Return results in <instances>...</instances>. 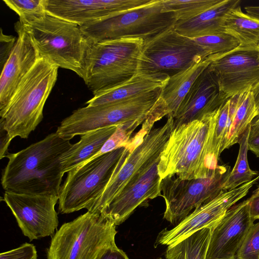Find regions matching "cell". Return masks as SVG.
Here are the masks:
<instances>
[{
  "label": "cell",
  "instance_id": "cell-40",
  "mask_svg": "<svg viewBox=\"0 0 259 259\" xmlns=\"http://www.w3.org/2000/svg\"><path fill=\"white\" fill-rule=\"evenodd\" d=\"M249 211L254 221L259 219V195H252L250 197Z\"/></svg>",
  "mask_w": 259,
  "mask_h": 259
},
{
  "label": "cell",
  "instance_id": "cell-17",
  "mask_svg": "<svg viewBox=\"0 0 259 259\" xmlns=\"http://www.w3.org/2000/svg\"><path fill=\"white\" fill-rule=\"evenodd\" d=\"M250 198L232 206L211 229L206 259H230L235 256L254 222L249 211Z\"/></svg>",
  "mask_w": 259,
  "mask_h": 259
},
{
  "label": "cell",
  "instance_id": "cell-8",
  "mask_svg": "<svg viewBox=\"0 0 259 259\" xmlns=\"http://www.w3.org/2000/svg\"><path fill=\"white\" fill-rule=\"evenodd\" d=\"M208 59V54L193 38L181 34L172 27L144 41L138 72L165 82Z\"/></svg>",
  "mask_w": 259,
  "mask_h": 259
},
{
  "label": "cell",
  "instance_id": "cell-23",
  "mask_svg": "<svg viewBox=\"0 0 259 259\" xmlns=\"http://www.w3.org/2000/svg\"><path fill=\"white\" fill-rule=\"evenodd\" d=\"M205 60L169 77L161 88L160 98L165 106L168 116H175L180 105L200 74L209 65Z\"/></svg>",
  "mask_w": 259,
  "mask_h": 259
},
{
  "label": "cell",
  "instance_id": "cell-4",
  "mask_svg": "<svg viewBox=\"0 0 259 259\" xmlns=\"http://www.w3.org/2000/svg\"><path fill=\"white\" fill-rule=\"evenodd\" d=\"M116 227L102 214L88 211L57 231L47 249V259H99L116 244Z\"/></svg>",
  "mask_w": 259,
  "mask_h": 259
},
{
  "label": "cell",
  "instance_id": "cell-28",
  "mask_svg": "<svg viewBox=\"0 0 259 259\" xmlns=\"http://www.w3.org/2000/svg\"><path fill=\"white\" fill-rule=\"evenodd\" d=\"M223 0H162L163 10L175 14L177 22L193 19Z\"/></svg>",
  "mask_w": 259,
  "mask_h": 259
},
{
  "label": "cell",
  "instance_id": "cell-6",
  "mask_svg": "<svg viewBox=\"0 0 259 259\" xmlns=\"http://www.w3.org/2000/svg\"><path fill=\"white\" fill-rule=\"evenodd\" d=\"M174 122V118L168 116L162 126L153 128L150 132L141 127L131 138L108 184L88 211L101 214L134 177L159 160L173 130Z\"/></svg>",
  "mask_w": 259,
  "mask_h": 259
},
{
  "label": "cell",
  "instance_id": "cell-35",
  "mask_svg": "<svg viewBox=\"0 0 259 259\" xmlns=\"http://www.w3.org/2000/svg\"><path fill=\"white\" fill-rule=\"evenodd\" d=\"M247 143L248 150L259 157V116L251 123Z\"/></svg>",
  "mask_w": 259,
  "mask_h": 259
},
{
  "label": "cell",
  "instance_id": "cell-39",
  "mask_svg": "<svg viewBox=\"0 0 259 259\" xmlns=\"http://www.w3.org/2000/svg\"><path fill=\"white\" fill-rule=\"evenodd\" d=\"M0 136H1V146H0V158L2 159L8 154L7 151L12 141L8 134L7 132L0 126Z\"/></svg>",
  "mask_w": 259,
  "mask_h": 259
},
{
  "label": "cell",
  "instance_id": "cell-5",
  "mask_svg": "<svg viewBox=\"0 0 259 259\" xmlns=\"http://www.w3.org/2000/svg\"><path fill=\"white\" fill-rule=\"evenodd\" d=\"M144 40L124 38L93 44L85 60L84 77L93 94L123 83L138 72Z\"/></svg>",
  "mask_w": 259,
  "mask_h": 259
},
{
  "label": "cell",
  "instance_id": "cell-27",
  "mask_svg": "<svg viewBox=\"0 0 259 259\" xmlns=\"http://www.w3.org/2000/svg\"><path fill=\"white\" fill-rule=\"evenodd\" d=\"M251 123L240 136L238 155L234 167L229 175L224 186V190L236 188L253 179L258 175L257 171L250 169L248 162V138Z\"/></svg>",
  "mask_w": 259,
  "mask_h": 259
},
{
  "label": "cell",
  "instance_id": "cell-22",
  "mask_svg": "<svg viewBox=\"0 0 259 259\" xmlns=\"http://www.w3.org/2000/svg\"><path fill=\"white\" fill-rule=\"evenodd\" d=\"M117 126L112 125L81 135L79 141L72 144L60 158L64 173L86 162L98 153Z\"/></svg>",
  "mask_w": 259,
  "mask_h": 259
},
{
  "label": "cell",
  "instance_id": "cell-24",
  "mask_svg": "<svg viewBox=\"0 0 259 259\" xmlns=\"http://www.w3.org/2000/svg\"><path fill=\"white\" fill-rule=\"evenodd\" d=\"M165 82L149 75L137 72L128 80L113 87L99 91L86 102L95 106L126 100L162 87Z\"/></svg>",
  "mask_w": 259,
  "mask_h": 259
},
{
  "label": "cell",
  "instance_id": "cell-25",
  "mask_svg": "<svg viewBox=\"0 0 259 259\" xmlns=\"http://www.w3.org/2000/svg\"><path fill=\"white\" fill-rule=\"evenodd\" d=\"M225 33L235 38L239 47H257L259 45V20L242 12L240 5L231 10L224 23Z\"/></svg>",
  "mask_w": 259,
  "mask_h": 259
},
{
  "label": "cell",
  "instance_id": "cell-26",
  "mask_svg": "<svg viewBox=\"0 0 259 259\" xmlns=\"http://www.w3.org/2000/svg\"><path fill=\"white\" fill-rule=\"evenodd\" d=\"M255 116L256 109L252 92L241 94L227 135L224 150L238 143L240 136Z\"/></svg>",
  "mask_w": 259,
  "mask_h": 259
},
{
  "label": "cell",
  "instance_id": "cell-41",
  "mask_svg": "<svg viewBox=\"0 0 259 259\" xmlns=\"http://www.w3.org/2000/svg\"><path fill=\"white\" fill-rule=\"evenodd\" d=\"M251 92L256 107V116H259V82L252 89Z\"/></svg>",
  "mask_w": 259,
  "mask_h": 259
},
{
  "label": "cell",
  "instance_id": "cell-46",
  "mask_svg": "<svg viewBox=\"0 0 259 259\" xmlns=\"http://www.w3.org/2000/svg\"><path fill=\"white\" fill-rule=\"evenodd\" d=\"M258 48H259V45H258Z\"/></svg>",
  "mask_w": 259,
  "mask_h": 259
},
{
  "label": "cell",
  "instance_id": "cell-33",
  "mask_svg": "<svg viewBox=\"0 0 259 259\" xmlns=\"http://www.w3.org/2000/svg\"><path fill=\"white\" fill-rule=\"evenodd\" d=\"M235 257L236 259H259V222L250 227Z\"/></svg>",
  "mask_w": 259,
  "mask_h": 259
},
{
  "label": "cell",
  "instance_id": "cell-15",
  "mask_svg": "<svg viewBox=\"0 0 259 259\" xmlns=\"http://www.w3.org/2000/svg\"><path fill=\"white\" fill-rule=\"evenodd\" d=\"M209 67L228 98L251 91L259 82V48L239 47L211 60Z\"/></svg>",
  "mask_w": 259,
  "mask_h": 259
},
{
  "label": "cell",
  "instance_id": "cell-34",
  "mask_svg": "<svg viewBox=\"0 0 259 259\" xmlns=\"http://www.w3.org/2000/svg\"><path fill=\"white\" fill-rule=\"evenodd\" d=\"M35 246L31 243H25L17 248L2 252L0 259H37Z\"/></svg>",
  "mask_w": 259,
  "mask_h": 259
},
{
  "label": "cell",
  "instance_id": "cell-21",
  "mask_svg": "<svg viewBox=\"0 0 259 259\" xmlns=\"http://www.w3.org/2000/svg\"><path fill=\"white\" fill-rule=\"evenodd\" d=\"M240 0H223L193 19L177 22L174 28L181 34L191 38L226 33L225 17L231 10L240 5Z\"/></svg>",
  "mask_w": 259,
  "mask_h": 259
},
{
  "label": "cell",
  "instance_id": "cell-20",
  "mask_svg": "<svg viewBox=\"0 0 259 259\" xmlns=\"http://www.w3.org/2000/svg\"><path fill=\"white\" fill-rule=\"evenodd\" d=\"M229 98L220 90L209 65L196 79L174 117V127L200 120L217 110Z\"/></svg>",
  "mask_w": 259,
  "mask_h": 259
},
{
  "label": "cell",
  "instance_id": "cell-19",
  "mask_svg": "<svg viewBox=\"0 0 259 259\" xmlns=\"http://www.w3.org/2000/svg\"><path fill=\"white\" fill-rule=\"evenodd\" d=\"M15 28L17 33L16 41L3 65L0 77V111L7 106L22 80L40 58L25 28L19 21Z\"/></svg>",
  "mask_w": 259,
  "mask_h": 259
},
{
  "label": "cell",
  "instance_id": "cell-45",
  "mask_svg": "<svg viewBox=\"0 0 259 259\" xmlns=\"http://www.w3.org/2000/svg\"><path fill=\"white\" fill-rule=\"evenodd\" d=\"M157 259H162L161 257H159Z\"/></svg>",
  "mask_w": 259,
  "mask_h": 259
},
{
  "label": "cell",
  "instance_id": "cell-13",
  "mask_svg": "<svg viewBox=\"0 0 259 259\" xmlns=\"http://www.w3.org/2000/svg\"><path fill=\"white\" fill-rule=\"evenodd\" d=\"M259 180V175L251 181L230 190H223L217 196L195 208L174 228L162 230L156 246H173L203 228L212 229L226 212L245 196Z\"/></svg>",
  "mask_w": 259,
  "mask_h": 259
},
{
  "label": "cell",
  "instance_id": "cell-31",
  "mask_svg": "<svg viewBox=\"0 0 259 259\" xmlns=\"http://www.w3.org/2000/svg\"><path fill=\"white\" fill-rule=\"evenodd\" d=\"M146 118L147 117H143L118 125L114 133L106 142L99 152L91 159L118 148L125 146L131 139L132 133L140 124L143 123Z\"/></svg>",
  "mask_w": 259,
  "mask_h": 259
},
{
  "label": "cell",
  "instance_id": "cell-9",
  "mask_svg": "<svg viewBox=\"0 0 259 259\" xmlns=\"http://www.w3.org/2000/svg\"><path fill=\"white\" fill-rule=\"evenodd\" d=\"M211 114L173 128L157 165L161 180L174 175L183 180L204 178L203 156Z\"/></svg>",
  "mask_w": 259,
  "mask_h": 259
},
{
  "label": "cell",
  "instance_id": "cell-2",
  "mask_svg": "<svg viewBox=\"0 0 259 259\" xmlns=\"http://www.w3.org/2000/svg\"><path fill=\"white\" fill-rule=\"evenodd\" d=\"M59 67L40 58L0 111V126L10 139H27L43 119V110L57 79Z\"/></svg>",
  "mask_w": 259,
  "mask_h": 259
},
{
  "label": "cell",
  "instance_id": "cell-42",
  "mask_svg": "<svg viewBox=\"0 0 259 259\" xmlns=\"http://www.w3.org/2000/svg\"><path fill=\"white\" fill-rule=\"evenodd\" d=\"M244 10L247 14L259 20V6H247Z\"/></svg>",
  "mask_w": 259,
  "mask_h": 259
},
{
  "label": "cell",
  "instance_id": "cell-7",
  "mask_svg": "<svg viewBox=\"0 0 259 259\" xmlns=\"http://www.w3.org/2000/svg\"><path fill=\"white\" fill-rule=\"evenodd\" d=\"M176 15L163 10L162 0H153L145 5L80 26L93 44L124 38L144 41L174 27Z\"/></svg>",
  "mask_w": 259,
  "mask_h": 259
},
{
  "label": "cell",
  "instance_id": "cell-10",
  "mask_svg": "<svg viewBox=\"0 0 259 259\" xmlns=\"http://www.w3.org/2000/svg\"><path fill=\"white\" fill-rule=\"evenodd\" d=\"M161 90V87L118 102L79 108L61 122L56 133L71 140L76 136L147 117Z\"/></svg>",
  "mask_w": 259,
  "mask_h": 259
},
{
  "label": "cell",
  "instance_id": "cell-37",
  "mask_svg": "<svg viewBox=\"0 0 259 259\" xmlns=\"http://www.w3.org/2000/svg\"><path fill=\"white\" fill-rule=\"evenodd\" d=\"M99 259H130L127 254L116 244L112 245L103 253Z\"/></svg>",
  "mask_w": 259,
  "mask_h": 259
},
{
  "label": "cell",
  "instance_id": "cell-29",
  "mask_svg": "<svg viewBox=\"0 0 259 259\" xmlns=\"http://www.w3.org/2000/svg\"><path fill=\"white\" fill-rule=\"evenodd\" d=\"M193 39L208 54L210 61L239 47L238 40L227 33L206 35Z\"/></svg>",
  "mask_w": 259,
  "mask_h": 259
},
{
  "label": "cell",
  "instance_id": "cell-3",
  "mask_svg": "<svg viewBox=\"0 0 259 259\" xmlns=\"http://www.w3.org/2000/svg\"><path fill=\"white\" fill-rule=\"evenodd\" d=\"M22 25L30 35L40 58L83 78L86 55L92 43L79 25L47 13Z\"/></svg>",
  "mask_w": 259,
  "mask_h": 259
},
{
  "label": "cell",
  "instance_id": "cell-16",
  "mask_svg": "<svg viewBox=\"0 0 259 259\" xmlns=\"http://www.w3.org/2000/svg\"><path fill=\"white\" fill-rule=\"evenodd\" d=\"M159 161L137 175L102 210L101 214L116 226L123 223L138 207L161 196Z\"/></svg>",
  "mask_w": 259,
  "mask_h": 259
},
{
  "label": "cell",
  "instance_id": "cell-43",
  "mask_svg": "<svg viewBox=\"0 0 259 259\" xmlns=\"http://www.w3.org/2000/svg\"><path fill=\"white\" fill-rule=\"evenodd\" d=\"M253 195H259V186L256 189V190L254 192Z\"/></svg>",
  "mask_w": 259,
  "mask_h": 259
},
{
  "label": "cell",
  "instance_id": "cell-11",
  "mask_svg": "<svg viewBox=\"0 0 259 259\" xmlns=\"http://www.w3.org/2000/svg\"><path fill=\"white\" fill-rule=\"evenodd\" d=\"M125 148L102 154L68 171L59 195V212L88 210L103 192Z\"/></svg>",
  "mask_w": 259,
  "mask_h": 259
},
{
  "label": "cell",
  "instance_id": "cell-36",
  "mask_svg": "<svg viewBox=\"0 0 259 259\" xmlns=\"http://www.w3.org/2000/svg\"><path fill=\"white\" fill-rule=\"evenodd\" d=\"M17 37L4 34L1 29V65L5 63L9 56L16 41Z\"/></svg>",
  "mask_w": 259,
  "mask_h": 259
},
{
  "label": "cell",
  "instance_id": "cell-12",
  "mask_svg": "<svg viewBox=\"0 0 259 259\" xmlns=\"http://www.w3.org/2000/svg\"><path fill=\"white\" fill-rule=\"evenodd\" d=\"M230 166L218 165L209 177L181 179L176 175L161 180V196L165 203L163 218L176 225L195 208L224 190V186L231 172Z\"/></svg>",
  "mask_w": 259,
  "mask_h": 259
},
{
  "label": "cell",
  "instance_id": "cell-38",
  "mask_svg": "<svg viewBox=\"0 0 259 259\" xmlns=\"http://www.w3.org/2000/svg\"><path fill=\"white\" fill-rule=\"evenodd\" d=\"M166 259H185L183 241L167 247L165 252Z\"/></svg>",
  "mask_w": 259,
  "mask_h": 259
},
{
  "label": "cell",
  "instance_id": "cell-32",
  "mask_svg": "<svg viewBox=\"0 0 259 259\" xmlns=\"http://www.w3.org/2000/svg\"><path fill=\"white\" fill-rule=\"evenodd\" d=\"M211 233V229L205 228L184 240L185 259H206Z\"/></svg>",
  "mask_w": 259,
  "mask_h": 259
},
{
  "label": "cell",
  "instance_id": "cell-14",
  "mask_svg": "<svg viewBox=\"0 0 259 259\" xmlns=\"http://www.w3.org/2000/svg\"><path fill=\"white\" fill-rule=\"evenodd\" d=\"M4 200L30 241L54 234L59 224L55 208L59 196L5 192Z\"/></svg>",
  "mask_w": 259,
  "mask_h": 259
},
{
  "label": "cell",
  "instance_id": "cell-18",
  "mask_svg": "<svg viewBox=\"0 0 259 259\" xmlns=\"http://www.w3.org/2000/svg\"><path fill=\"white\" fill-rule=\"evenodd\" d=\"M153 0H45L47 13L79 26L145 5Z\"/></svg>",
  "mask_w": 259,
  "mask_h": 259
},
{
  "label": "cell",
  "instance_id": "cell-30",
  "mask_svg": "<svg viewBox=\"0 0 259 259\" xmlns=\"http://www.w3.org/2000/svg\"><path fill=\"white\" fill-rule=\"evenodd\" d=\"M5 4L19 17L22 25L32 23L47 14L45 0H3Z\"/></svg>",
  "mask_w": 259,
  "mask_h": 259
},
{
  "label": "cell",
  "instance_id": "cell-44",
  "mask_svg": "<svg viewBox=\"0 0 259 259\" xmlns=\"http://www.w3.org/2000/svg\"><path fill=\"white\" fill-rule=\"evenodd\" d=\"M230 259H236V257L235 256V257H233V258H230Z\"/></svg>",
  "mask_w": 259,
  "mask_h": 259
},
{
  "label": "cell",
  "instance_id": "cell-1",
  "mask_svg": "<svg viewBox=\"0 0 259 259\" xmlns=\"http://www.w3.org/2000/svg\"><path fill=\"white\" fill-rule=\"evenodd\" d=\"M72 145L55 132L15 153H8L2 185L5 192L59 196L62 178L60 158Z\"/></svg>",
  "mask_w": 259,
  "mask_h": 259
}]
</instances>
